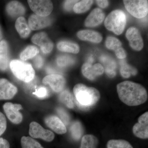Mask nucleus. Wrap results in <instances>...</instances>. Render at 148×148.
<instances>
[{
    "instance_id": "obj_24",
    "label": "nucleus",
    "mask_w": 148,
    "mask_h": 148,
    "mask_svg": "<svg viewBox=\"0 0 148 148\" xmlns=\"http://www.w3.org/2000/svg\"><path fill=\"white\" fill-rule=\"evenodd\" d=\"M98 140L94 135H85L82 139L79 148H97Z\"/></svg>"
},
{
    "instance_id": "obj_43",
    "label": "nucleus",
    "mask_w": 148,
    "mask_h": 148,
    "mask_svg": "<svg viewBox=\"0 0 148 148\" xmlns=\"http://www.w3.org/2000/svg\"><path fill=\"white\" fill-rule=\"evenodd\" d=\"M3 38V33L2 31L1 28V26H0V42L2 40Z\"/></svg>"
},
{
    "instance_id": "obj_35",
    "label": "nucleus",
    "mask_w": 148,
    "mask_h": 148,
    "mask_svg": "<svg viewBox=\"0 0 148 148\" xmlns=\"http://www.w3.org/2000/svg\"><path fill=\"white\" fill-rule=\"evenodd\" d=\"M7 128V120L5 116L0 112V136L5 132Z\"/></svg>"
},
{
    "instance_id": "obj_19",
    "label": "nucleus",
    "mask_w": 148,
    "mask_h": 148,
    "mask_svg": "<svg viewBox=\"0 0 148 148\" xmlns=\"http://www.w3.org/2000/svg\"><path fill=\"white\" fill-rule=\"evenodd\" d=\"M6 11L9 16L12 18H18L25 14L26 9L21 3L17 1H12L6 6Z\"/></svg>"
},
{
    "instance_id": "obj_6",
    "label": "nucleus",
    "mask_w": 148,
    "mask_h": 148,
    "mask_svg": "<svg viewBox=\"0 0 148 148\" xmlns=\"http://www.w3.org/2000/svg\"><path fill=\"white\" fill-rule=\"evenodd\" d=\"M29 7L35 14L41 16H48L53 10L51 1L48 0H29Z\"/></svg>"
},
{
    "instance_id": "obj_11",
    "label": "nucleus",
    "mask_w": 148,
    "mask_h": 148,
    "mask_svg": "<svg viewBox=\"0 0 148 148\" xmlns=\"http://www.w3.org/2000/svg\"><path fill=\"white\" fill-rule=\"evenodd\" d=\"M32 41L33 43L40 47L44 53H50L53 49V43L45 32H40L36 34L32 37Z\"/></svg>"
},
{
    "instance_id": "obj_32",
    "label": "nucleus",
    "mask_w": 148,
    "mask_h": 148,
    "mask_svg": "<svg viewBox=\"0 0 148 148\" xmlns=\"http://www.w3.org/2000/svg\"><path fill=\"white\" fill-rule=\"evenodd\" d=\"M56 63L59 67H65L74 64L75 60L69 56H60L56 59Z\"/></svg>"
},
{
    "instance_id": "obj_18",
    "label": "nucleus",
    "mask_w": 148,
    "mask_h": 148,
    "mask_svg": "<svg viewBox=\"0 0 148 148\" xmlns=\"http://www.w3.org/2000/svg\"><path fill=\"white\" fill-rule=\"evenodd\" d=\"M10 65L9 47L7 42L4 40L0 42V71H5Z\"/></svg>"
},
{
    "instance_id": "obj_16",
    "label": "nucleus",
    "mask_w": 148,
    "mask_h": 148,
    "mask_svg": "<svg viewBox=\"0 0 148 148\" xmlns=\"http://www.w3.org/2000/svg\"><path fill=\"white\" fill-rule=\"evenodd\" d=\"M45 122L48 127L59 135H63L67 132V129L64 123L56 116L51 115L47 117Z\"/></svg>"
},
{
    "instance_id": "obj_5",
    "label": "nucleus",
    "mask_w": 148,
    "mask_h": 148,
    "mask_svg": "<svg viewBox=\"0 0 148 148\" xmlns=\"http://www.w3.org/2000/svg\"><path fill=\"white\" fill-rule=\"evenodd\" d=\"M124 6L126 10L136 18L145 17L148 13V1L147 0H125Z\"/></svg>"
},
{
    "instance_id": "obj_2",
    "label": "nucleus",
    "mask_w": 148,
    "mask_h": 148,
    "mask_svg": "<svg viewBox=\"0 0 148 148\" xmlns=\"http://www.w3.org/2000/svg\"><path fill=\"white\" fill-rule=\"evenodd\" d=\"M77 104L85 108L95 106L101 98L100 92L94 87H88L83 84H78L73 88Z\"/></svg>"
},
{
    "instance_id": "obj_38",
    "label": "nucleus",
    "mask_w": 148,
    "mask_h": 148,
    "mask_svg": "<svg viewBox=\"0 0 148 148\" xmlns=\"http://www.w3.org/2000/svg\"><path fill=\"white\" fill-rule=\"evenodd\" d=\"M78 1H66L64 3V8L67 11L71 10L74 6L77 3Z\"/></svg>"
},
{
    "instance_id": "obj_41",
    "label": "nucleus",
    "mask_w": 148,
    "mask_h": 148,
    "mask_svg": "<svg viewBox=\"0 0 148 148\" xmlns=\"http://www.w3.org/2000/svg\"><path fill=\"white\" fill-rule=\"evenodd\" d=\"M96 2L98 5L101 8H106L109 5L108 1L106 0H98Z\"/></svg>"
},
{
    "instance_id": "obj_42",
    "label": "nucleus",
    "mask_w": 148,
    "mask_h": 148,
    "mask_svg": "<svg viewBox=\"0 0 148 148\" xmlns=\"http://www.w3.org/2000/svg\"><path fill=\"white\" fill-rule=\"evenodd\" d=\"M106 73L108 76L110 78L114 77L116 75V72L115 70H112V69H105Z\"/></svg>"
},
{
    "instance_id": "obj_21",
    "label": "nucleus",
    "mask_w": 148,
    "mask_h": 148,
    "mask_svg": "<svg viewBox=\"0 0 148 148\" xmlns=\"http://www.w3.org/2000/svg\"><path fill=\"white\" fill-rule=\"evenodd\" d=\"M15 27L20 36L23 38H27L31 34V29L23 16L18 17L16 19Z\"/></svg>"
},
{
    "instance_id": "obj_33",
    "label": "nucleus",
    "mask_w": 148,
    "mask_h": 148,
    "mask_svg": "<svg viewBox=\"0 0 148 148\" xmlns=\"http://www.w3.org/2000/svg\"><path fill=\"white\" fill-rule=\"evenodd\" d=\"M100 60L105 64L106 69L115 70L116 69V64L115 61L108 56H102L100 57Z\"/></svg>"
},
{
    "instance_id": "obj_7",
    "label": "nucleus",
    "mask_w": 148,
    "mask_h": 148,
    "mask_svg": "<svg viewBox=\"0 0 148 148\" xmlns=\"http://www.w3.org/2000/svg\"><path fill=\"white\" fill-rule=\"evenodd\" d=\"M29 135L34 138H40L47 142L53 141L55 135L53 132L45 129L36 122H32L30 124Z\"/></svg>"
},
{
    "instance_id": "obj_17",
    "label": "nucleus",
    "mask_w": 148,
    "mask_h": 148,
    "mask_svg": "<svg viewBox=\"0 0 148 148\" xmlns=\"http://www.w3.org/2000/svg\"><path fill=\"white\" fill-rule=\"evenodd\" d=\"M105 14L100 9L96 8L92 11L85 20V26L87 27H96L104 21Z\"/></svg>"
},
{
    "instance_id": "obj_4",
    "label": "nucleus",
    "mask_w": 148,
    "mask_h": 148,
    "mask_svg": "<svg viewBox=\"0 0 148 148\" xmlns=\"http://www.w3.org/2000/svg\"><path fill=\"white\" fill-rule=\"evenodd\" d=\"M9 66L14 75L22 81L29 82L34 78L35 71L31 64L18 60H13L10 63Z\"/></svg>"
},
{
    "instance_id": "obj_39",
    "label": "nucleus",
    "mask_w": 148,
    "mask_h": 148,
    "mask_svg": "<svg viewBox=\"0 0 148 148\" xmlns=\"http://www.w3.org/2000/svg\"><path fill=\"white\" fill-rule=\"evenodd\" d=\"M43 59L41 56H39L35 58L34 60L35 66L38 69H40V68H41L42 65H43Z\"/></svg>"
},
{
    "instance_id": "obj_44",
    "label": "nucleus",
    "mask_w": 148,
    "mask_h": 148,
    "mask_svg": "<svg viewBox=\"0 0 148 148\" xmlns=\"http://www.w3.org/2000/svg\"><path fill=\"white\" fill-rule=\"evenodd\" d=\"M93 61H94V59H93V58L92 57H89V58L88 59V63H90V64H92V62H93Z\"/></svg>"
},
{
    "instance_id": "obj_37",
    "label": "nucleus",
    "mask_w": 148,
    "mask_h": 148,
    "mask_svg": "<svg viewBox=\"0 0 148 148\" xmlns=\"http://www.w3.org/2000/svg\"><path fill=\"white\" fill-rule=\"evenodd\" d=\"M116 55L118 58L120 59H123L126 58L127 55L125 52V51L124 50L123 48L121 47L115 51Z\"/></svg>"
},
{
    "instance_id": "obj_10",
    "label": "nucleus",
    "mask_w": 148,
    "mask_h": 148,
    "mask_svg": "<svg viewBox=\"0 0 148 148\" xmlns=\"http://www.w3.org/2000/svg\"><path fill=\"white\" fill-rule=\"evenodd\" d=\"M66 80L63 76L58 74L48 75L42 79V83L48 85L55 92H61L66 84Z\"/></svg>"
},
{
    "instance_id": "obj_20",
    "label": "nucleus",
    "mask_w": 148,
    "mask_h": 148,
    "mask_svg": "<svg viewBox=\"0 0 148 148\" xmlns=\"http://www.w3.org/2000/svg\"><path fill=\"white\" fill-rule=\"evenodd\" d=\"M78 38L83 41L98 43L103 40V37L100 33L90 30H84L79 31L77 33Z\"/></svg>"
},
{
    "instance_id": "obj_26",
    "label": "nucleus",
    "mask_w": 148,
    "mask_h": 148,
    "mask_svg": "<svg viewBox=\"0 0 148 148\" xmlns=\"http://www.w3.org/2000/svg\"><path fill=\"white\" fill-rule=\"evenodd\" d=\"M121 68L120 73L122 76L125 78H128L131 75H135L137 74V69L126 63L125 61L122 60L120 62Z\"/></svg>"
},
{
    "instance_id": "obj_13",
    "label": "nucleus",
    "mask_w": 148,
    "mask_h": 148,
    "mask_svg": "<svg viewBox=\"0 0 148 148\" xmlns=\"http://www.w3.org/2000/svg\"><path fill=\"white\" fill-rule=\"evenodd\" d=\"M105 71L104 67L100 64L92 65L90 63H84L82 67L83 75L88 79L93 80L99 76L103 75Z\"/></svg>"
},
{
    "instance_id": "obj_36",
    "label": "nucleus",
    "mask_w": 148,
    "mask_h": 148,
    "mask_svg": "<svg viewBox=\"0 0 148 148\" xmlns=\"http://www.w3.org/2000/svg\"><path fill=\"white\" fill-rule=\"evenodd\" d=\"M57 112H58L59 115L61 117V120L62 121V120H63V121H64V123H66V124L68 123L69 121V117L66 112L63 109L61 108L58 109Z\"/></svg>"
},
{
    "instance_id": "obj_25",
    "label": "nucleus",
    "mask_w": 148,
    "mask_h": 148,
    "mask_svg": "<svg viewBox=\"0 0 148 148\" xmlns=\"http://www.w3.org/2000/svg\"><path fill=\"white\" fill-rule=\"evenodd\" d=\"M39 53V50L38 48L34 46H29L20 53V58L22 61H27L34 58Z\"/></svg>"
},
{
    "instance_id": "obj_8",
    "label": "nucleus",
    "mask_w": 148,
    "mask_h": 148,
    "mask_svg": "<svg viewBox=\"0 0 148 148\" xmlns=\"http://www.w3.org/2000/svg\"><path fill=\"white\" fill-rule=\"evenodd\" d=\"M3 108L7 116L12 123L16 124L21 123L23 120V116L19 112L22 108L21 105L8 102L4 104Z\"/></svg>"
},
{
    "instance_id": "obj_9",
    "label": "nucleus",
    "mask_w": 148,
    "mask_h": 148,
    "mask_svg": "<svg viewBox=\"0 0 148 148\" xmlns=\"http://www.w3.org/2000/svg\"><path fill=\"white\" fill-rule=\"evenodd\" d=\"M132 132L137 138L142 139L148 138V112L143 114L138 119V122L132 128Z\"/></svg>"
},
{
    "instance_id": "obj_15",
    "label": "nucleus",
    "mask_w": 148,
    "mask_h": 148,
    "mask_svg": "<svg viewBox=\"0 0 148 148\" xmlns=\"http://www.w3.org/2000/svg\"><path fill=\"white\" fill-rule=\"evenodd\" d=\"M51 22V19L48 16H41L33 14L29 16L28 24L31 30L36 31L48 27Z\"/></svg>"
},
{
    "instance_id": "obj_31",
    "label": "nucleus",
    "mask_w": 148,
    "mask_h": 148,
    "mask_svg": "<svg viewBox=\"0 0 148 148\" xmlns=\"http://www.w3.org/2000/svg\"><path fill=\"white\" fill-rule=\"evenodd\" d=\"M106 45L108 49L115 51L121 47L122 43L117 38L109 36L106 39Z\"/></svg>"
},
{
    "instance_id": "obj_12",
    "label": "nucleus",
    "mask_w": 148,
    "mask_h": 148,
    "mask_svg": "<svg viewBox=\"0 0 148 148\" xmlns=\"http://www.w3.org/2000/svg\"><path fill=\"white\" fill-rule=\"evenodd\" d=\"M125 36L132 49L138 51L143 49L144 42L140 31L138 29L135 27H130L127 30Z\"/></svg>"
},
{
    "instance_id": "obj_27",
    "label": "nucleus",
    "mask_w": 148,
    "mask_h": 148,
    "mask_svg": "<svg viewBox=\"0 0 148 148\" xmlns=\"http://www.w3.org/2000/svg\"><path fill=\"white\" fill-rule=\"evenodd\" d=\"M93 1L84 0L77 3L74 6V12L77 14L82 13L89 10L93 3Z\"/></svg>"
},
{
    "instance_id": "obj_14",
    "label": "nucleus",
    "mask_w": 148,
    "mask_h": 148,
    "mask_svg": "<svg viewBox=\"0 0 148 148\" xmlns=\"http://www.w3.org/2000/svg\"><path fill=\"white\" fill-rule=\"evenodd\" d=\"M18 91L17 88L6 79L0 78V100H10Z\"/></svg>"
},
{
    "instance_id": "obj_30",
    "label": "nucleus",
    "mask_w": 148,
    "mask_h": 148,
    "mask_svg": "<svg viewBox=\"0 0 148 148\" xmlns=\"http://www.w3.org/2000/svg\"><path fill=\"white\" fill-rule=\"evenodd\" d=\"M70 130L72 137L75 140L79 139L82 135V127L79 122H74L71 126Z\"/></svg>"
},
{
    "instance_id": "obj_34",
    "label": "nucleus",
    "mask_w": 148,
    "mask_h": 148,
    "mask_svg": "<svg viewBox=\"0 0 148 148\" xmlns=\"http://www.w3.org/2000/svg\"><path fill=\"white\" fill-rule=\"evenodd\" d=\"M34 94L38 98H44L47 97L49 94L48 90L45 87H40L38 88Z\"/></svg>"
},
{
    "instance_id": "obj_22",
    "label": "nucleus",
    "mask_w": 148,
    "mask_h": 148,
    "mask_svg": "<svg viewBox=\"0 0 148 148\" xmlns=\"http://www.w3.org/2000/svg\"><path fill=\"white\" fill-rule=\"evenodd\" d=\"M58 50L63 52L77 53L79 51V47L77 44L68 41H61L57 44Z\"/></svg>"
},
{
    "instance_id": "obj_28",
    "label": "nucleus",
    "mask_w": 148,
    "mask_h": 148,
    "mask_svg": "<svg viewBox=\"0 0 148 148\" xmlns=\"http://www.w3.org/2000/svg\"><path fill=\"white\" fill-rule=\"evenodd\" d=\"M21 143L22 148H44L38 142L30 137H22Z\"/></svg>"
},
{
    "instance_id": "obj_29",
    "label": "nucleus",
    "mask_w": 148,
    "mask_h": 148,
    "mask_svg": "<svg viewBox=\"0 0 148 148\" xmlns=\"http://www.w3.org/2000/svg\"><path fill=\"white\" fill-rule=\"evenodd\" d=\"M107 148H133L132 145L123 140H111L107 143Z\"/></svg>"
},
{
    "instance_id": "obj_40",
    "label": "nucleus",
    "mask_w": 148,
    "mask_h": 148,
    "mask_svg": "<svg viewBox=\"0 0 148 148\" xmlns=\"http://www.w3.org/2000/svg\"><path fill=\"white\" fill-rule=\"evenodd\" d=\"M10 145L7 140L0 138V148H10Z\"/></svg>"
},
{
    "instance_id": "obj_23",
    "label": "nucleus",
    "mask_w": 148,
    "mask_h": 148,
    "mask_svg": "<svg viewBox=\"0 0 148 148\" xmlns=\"http://www.w3.org/2000/svg\"><path fill=\"white\" fill-rule=\"evenodd\" d=\"M58 99L61 103L69 109L74 108V98L73 95L69 90H64L60 92L58 96Z\"/></svg>"
},
{
    "instance_id": "obj_3",
    "label": "nucleus",
    "mask_w": 148,
    "mask_h": 148,
    "mask_svg": "<svg viewBox=\"0 0 148 148\" xmlns=\"http://www.w3.org/2000/svg\"><path fill=\"white\" fill-rule=\"evenodd\" d=\"M127 18L123 11L116 10L110 12L105 21L106 29L113 32L115 34H122L126 26Z\"/></svg>"
},
{
    "instance_id": "obj_1",
    "label": "nucleus",
    "mask_w": 148,
    "mask_h": 148,
    "mask_svg": "<svg viewBox=\"0 0 148 148\" xmlns=\"http://www.w3.org/2000/svg\"><path fill=\"white\" fill-rule=\"evenodd\" d=\"M120 100L129 106H136L145 103L148 99L147 90L142 85L126 81L117 85Z\"/></svg>"
}]
</instances>
